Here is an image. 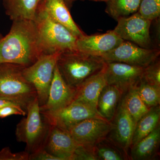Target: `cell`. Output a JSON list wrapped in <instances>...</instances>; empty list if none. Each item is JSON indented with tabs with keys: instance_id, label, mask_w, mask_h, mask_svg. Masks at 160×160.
<instances>
[{
	"instance_id": "6da1fadb",
	"label": "cell",
	"mask_w": 160,
	"mask_h": 160,
	"mask_svg": "<svg viewBox=\"0 0 160 160\" xmlns=\"http://www.w3.org/2000/svg\"><path fill=\"white\" fill-rule=\"evenodd\" d=\"M12 22L9 33L0 39V64L28 67L43 55L35 23L26 20Z\"/></svg>"
},
{
	"instance_id": "7a4b0ae2",
	"label": "cell",
	"mask_w": 160,
	"mask_h": 160,
	"mask_svg": "<svg viewBox=\"0 0 160 160\" xmlns=\"http://www.w3.org/2000/svg\"><path fill=\"white\" fill-rule=\"evenodd\" d=\"M43 4L34 22L43 55L77 50L78 38L53 20L44 9Z\"/></svg>"
},
{
	"instance_id": "3957f363",
	"label": "cell",
	"mask_w": 160,
	"mask_h": 160,
	"mask_svg": "<svg viewBox=\"0 0 160 160\" xmlns=\"http://www.w3.org/2000/svg\"><path fill=\"white\" fill-rule=\"evenodd\" d=\"M106 63L101 57L75 50L60 53L56 66L66 84L76 89L88 78L102 70Z\"/></svg>"
},
{
	"instance_id": "277c9868",
	"label": "cell",
	"mask_w": 160,
	"mask_h": 160,
	"mask_svg": "<svg viewBox=\"0 0 160 160\" xmlns=\"http://www.w3.org/2000/svg\"><path fill=\"white\" fill-rule=\"evenodd\" d=\"M24 67L12 63L0 64V97L14 102L27 112V107L38 97L34 86L23 74Z\"/></svg>"
},
{
	"instance_id": "5b68a950",
	"label": "cell",
	"mask_w": 160,
	"mask_h": 160,
	"mask_svg": "<svg viewBox=\"0 0 160 160\" xmlns=\"http://www.w3.org/2000/svg\"><path fill=\"white\" fill-rule=\"evenodd\" d=\"M26 116L17 125L15 135L18 142L26 144L30 155L44 149L51 126L40 112L38 98L27 107Z\"/></svg>"
},
{
	"instance_id": "8992f818",
	"label": "cell",
	"mask_w": 160,
	"mask_h": 160,
	"mask_svg": "<svg viewBox=\"0 0 160 160\" xmlns=\"http://www.w3.org/2000/svg\"><path fill=\"white\" fill-rule=\"evenodd\" d=\"M60 53L43 55L31 66L23 69L24 76L36 90L40 106L44 105L48 99L55 67Z\"/></svg>"
},
{
	"instance_id": "52a82bcc",
	"label": "cell",
	"mask_w": 160,
	"mask_h": 160,
	"mask_svg": "<svg viewBox=\"0 0 160 160\" xmlns=\"http://www.w3.org/2000/svg\"><path fill=\"white\" fill-rule=\"evenodd\" d=\"M160 54L158 49H146L124 41L101 57L106 62H119L145 68L157 60Z\"/></svg>"
},
{
	"instance_id": "ba28073f",
	"label": "cell",
	"mask_w": 160,
	"mask_h": 160,
	"mask_svg": "<svg viewBox=\"0 0 160 160\" xmlns=\"http://www.w3.org/2000/svg\"><path fill=\"white\" fill-rule=\"evenodd\" d=\"M117 21V26L113 31L122 39L146 49L155 48L149 33L152 21L142 17L138 12Z\"/></svg>"
},
{
	"instance_id": "9c48e42d",
	"label": "cell",
	"mask_w": 160,
	"mask_h": 160,
	"mask_svg": "<svg viewBox=\"0 0 160 160\" xmlns=\"http://www.w3.org/2000/svg\"><path fill=\"white\" fill-rule=\"evenodd\" d=\"M42 114L50 126L67 131L72 126L87 119L103 118L95 109L76 101H73L68 106L58 111Z\"/></svg>"
},
{
	"instance_id": "30bf717a",
	"label": "cell",
	"mask_w": 160,
	"mask_h": 160,
	"mask_svg": "<svg viewBox=\"0 0 160 160\" xmlns=\"http://www.w3.org/2000/svg\"><path fill=\"white\" fill-rule=\"evenodd\" d=\"M112 126L111 122L104 119L91 118L78 123L68 132L78 145L93 147L108 136Z\"/></svg>"
},
{
	"instance_id": "8fae6325",
	"label": "cell",
	"mask_w": 160,
	"mask_h": 160,
	"mask_svg": "<svg viewBox=\"0 0 160 160\" xmlns=\"http://www.w3.org/2000/svg\"><path fill=\"white\" fill-rule=\"evenodd\" d=\"M143 69L119 62H106L105 76L107 85L117 87L125 94L137 86L142 79Z\"/></svg>"
},
{
	"instance_id": "7c38bea8",
	"label": "cell",
	"mask_w": 160,
	"mask_h": 160,
	"mask_svg": "<svg viewBox=\"0 0 160 160\" xmlns=\"http://www.w3.org/2000/svg\"><path fill=\"white\" fill-rule=\"evenodd\" d=\"M111 123L112 129L107 137L122 149L129 156L135 125L126 109L123 97Z\"/></svg>"
},
{
	"instance_id": "4fadbf2b",
	"label": "cell",
	"mask_w": 160,
	"mask_h": 160,
	"mask_svg": "<svg viewBox=\"0 0 160 160\" xmlns=\"http://www.w3.org/2000/svg\"><path fill=\"white\" fill-rule=\"evenodd\" d=\"M76 89L68 86L63 80L56 65L53 78L46 103L40 106V112H54L65 108L73 101Z\"/></svg>"
},
{
	"instance_id": "5bb4252c",
	"label": "cell",
	"mask_w": 160,
	"mask_h": 160,
	"mask_svg": "<svg viewBox=\"0 0 160 160\" xmlns=\"http://www.w3.org/2000/svg\"><path fill=\"white\" fill-rule=\"evenodd\" d=\"M123 41L113 30L103 34L85 35L78 38L76 49L83 53L101 57L119 46Z\"/></svg>"
},
{
	"instance_id": "9a60e30c",
	"label": "cell",
	"mask_w": 160,
	"mask_h": 160,
	"mask_svg": "<svg viewBox=\"0 0 160 160\" xmlns=\"http://www.w3.org/2000/svg\"><path fill=\"white\" fill-rule=\"evenodd\" d=\"M78 146L68 131L51 126L44 149L61 160H72Z\"/></svg>"
},
{
	"instance_id": "2e32d148",
	"label": "cell",
	"mask_w": 160,
	"mask_h": 160,
	"mask_svg": "<svg viewBox=\"0 0 160 160\" xmlns=\"http://www.w3.org/2000/svg\"><path fill=\"white\" fill-rule=\"evenodd\" d=\"M105 66L106 65L102 70L88 78L76 89L74 101L85 103L97 110L99 96L107 85Z\"/></svg>"
},
{
	"instance_id": "e0dca14e",
	"label": "cell",
	"mask_w": 160,
	"mask_h": 160,
	"mask_svg": "<svg viewBox=\"0 0 160 160\" xmlns=\"http://www.w3.org/2000/svg\"><path fill=\"white\" fill-rule=\"evenodd\" d=\"M43 6L53 20L67 28L78 38L86 35L73 21L64 0H44Z\"/></svg>"
},
{
	"instance_id": "ac0fdd59",
	"label": "cell",
	"mask_w": 160,
	"mask_h": 160,
	"mask_svg": "<svg viewBox=\"0 0 160 160\" xmlns=\"http://www.w3.org/2000/svg\"><path fill=\"white\" fill-rule=\"evenodd\" d=\"M44 0H3L6 14L12 21H34Z\"/></svg>"
},
{
	"instance_id": "d6986e66",
	"label": "cell",
	"mask_w": 160,
	"mask_h": 160,
	"mask_svg": "<svg viewBox=\"0 0 160 160\" xmlns=\"http://www.w3.org/2000/svg\"><path fill=\"white\" fill-rule=\"evenodd\" d=\"M160 142V126L130 147L129 160H152L158 154Z\"/></svg>"
},
{
	"instance_id": "ffe728a7",
	"label": "cell",
	"mask_w": 160,
	"mask_h": 160,
	"mask_svg": "<svg viewBox=\"0 0 160 160\" xmlns=\"http://www.w3.org/2000/svg\"><path fill=\"white\" fill-rule=\"evenodd\" d=\"M122 92L115 86L106 85L98 98L97 110L105 120L111 122L117 111L123 95Z\"/></svg>"
},
{
	"instance_id": "44dd1931",
	"label": "cell",
	"mask_w": 160,
	"mask_h": 160,
	"mask_svg": "<svg viewBox=\"0 0 160 160\" xmlns=\"http://www.w3.org/2000/svg\"><path fill=\"white\" fill-rule=\"evenodd\" d=\"M160 105L150 108L149 111L138 120L135 126L131 146L153 131L160 125Z\"/></svg>"
},
{
	"instance_id": "7402d4cb",
	"label": "cell",
	"mask_w": 160,
	"mask_h": 160,
	"mask_svg": "<svg viewBox=\"0 0 160 160\" xmlns=\"http://www.w3.org/2000/svg\"><path fill=\"white\" fill-rule=\"evenodd\" d=\"M93 151L97 160H129L125 152L107 137L94 145Z\"/></svg>"
},
{
	"instance_id": "603a6c76",
	"label": "cell",
	"mask_w": 160,
	"mask_h": 160,
	"mask_svg": "<svg viewBox=\"0 0 160 160\" xmlns=\"http://www.w3.org/2000/svg\"><path fill=\"white\" fill-rule=\"evenodd\" d=\"M141 0H108L106 12L118 21L137 12Z\"/></svg>"
},
{
	"instance_id": "cb8c5ba5",
	"label": "cell",
	"mask_w": 160,
	"mask_h": 160,
	"mask_svg": "<svg viewBox=\"0 0 160 160\" xmlns=\"http://www.w3.org/2000/svg\"><path fill=\"white\" fill-rule=\"evenodd\" d=\"M123 99L126 109L133 120L135 126L138 120L150 109L140 98L136 88L130 89L123 94Z\"/></svg>"
},
{
	"instance_id": "d4e9b609",
	"label": "cell",
	"mask_w": 160,
	"mask_h": 160,
	"mask_svg": "<svg viewBox=\"0 0 160 160\" xmlns=\"http://www.w3.org/2000/svg\"><path fill=\"white\" fill-rule=\"evenodd\" d=\"M135 88L140 98L149 109L159 106L160 87L150 85L141 80Z\"/></svg>"
},
{
	"instance_id": "484cf974",
	"label": "cell",
	"mask_w": 160,
	"mask_h": 160,
	"mask_svg": "<svg viewBox=\"0 0 160 160\" xmlns=\"http://www.w3.org/2000/svg\"><path fill=\"white\" fill-rule=\"evenodd\" d=\"M137 12L146 19H156L160 15V0H141Z\"/></svg>"
},
{
	"instance_id": "4316f807",
	"label": "cell",
	"mask_w": 160,
	"mask_h": 160,
	"mask_svg": "<svg viewBox=\"0 0 160 160\" xmlns=\"http://www.w3.org/2000/svg\"><path fill=\"white\" fill-rule=\"evenodd\" d=\"M142 80L160 87V62L158 58L143 69Z\"/></svg>"
},
{
	"instance_id": "83f0119b",
	"label": "cell",
	"mask_w": 160,
	"mask_h": 160,
	"mask_svg": "<svg viewBox=\"0 0 160 160\" xmlns=\"http://www.w3.org/2000/svg\"><path fill=\"white\" fill-rule=\"evenodd\" d=\"M97 160L95 155L93 147L78 145L72 156V160Z\"/></svg>"
},
{
	"instance_id": "f1b7e54d",
	"label": "cell",
	"mask_w": 160,
	"mask_h": 160,
	"mask_svg": "<svg viewBox=\"0 0 160 160\" xmlns=\"http://www.w3.org/2000/svg\"><path fill=\"white\" fill-rule=\"evenodd\" d=\"M29 154L25 151L13 153L9 147L3 148L0 151V160H29Z\"/></svg>"
},
{
	"instance_id": "f546056e",
	"label": "cell",
	"mask_w": 160,
	"mask_h": 160,
	"mask_svg": "<svg viewBox=\"0 0 160 160\" xmlns=\"http://www.w3.org/2000/svg\"><path fill=\"white\" fill-rule=\"evenodd\" d=\"M27 112L20 107L9 106L0 108V118H4L13 115H19L25 116Z\"/></svg>"
},
{
	"instance_id": "4dcf8cb0",
	"label": "cell",
	"mask_w": 160,
	"mask_h": 160,
	"mask_svg": "<svg viewBox=\"0 0 160 160\" xmlns=\"http://www.w3.org/2000/svg\"><path fill=\"white\" fill-rule=\"evenodd\" d=\"M29 160H61L58 158L47 152L44 149L29 155Z\"/></svg>"
},
{
	"instance_id": "1f68e13d",
	"label": "cell",
	"mask_w": 160,
	"mask_h": 160,
	"mask_svg": "<svg viewBox=\"0 0 160 160\" xmlns=\"http://www.w3.org/2000/svg\"><path fill=\"white\" fill-rule=\"evenodd\" d=\"M9 106H14V107L21 108L18 104L14 102H12L11 100L0 97V108Z\"/></svg>"
},
{
	"instance_id": "d6a6232c",
	"label": "cell",
	"mask_w": 160,
	"mask_h": 160,
	"mask_svg": "<svg viewBox=\"0 0 160 160\" xmlns=\"http://www.w3.org/2000/svg\"><path fill=\"white\" fill-rule=\"evenodd\" d=\"M65 2H66V5L69 7L70 5H71L72 3L73 2V1H75V0H64Z\"/></svg>"
},
{
	"instance_id": "836d02e7",
	"label": "cell",
	"mask_w": 160,
	"mask_h": 160,
	"mask_svg": "<svg viewBox=\"0 0 160 160\" xmlns=\"http://www.w3.org/2000/svg\"><path fill=\"white\" fill-rule=\"evenodd\" d=\"M90 1H95V2H107L108 0H90Z\"/></svg>"
},
{
	"instance_id": "e575fe53",
	"label": "cell",
	"mask_w": 160,
	"mask_h": 160,
	"mask_svg": "<svg viewBox=\"0 0 160 160\" xmlns=\"http://www.w3.org/2000/svg\"><path fill=\"white\" fill-rule=\"evenodd\" d=\"M2 38V35H1V33H0V39H1Z\"/></svg>"
}]
</instances>
